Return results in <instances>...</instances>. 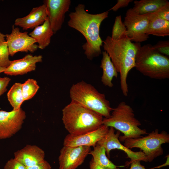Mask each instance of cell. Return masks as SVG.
<instances>
[{
  "mask_svg": "<svg viewBox=\"0 0 169 169\" xmlns=\"http://www.w3.org/2000/svg\"><path fill=\"white\" fill-rule=\"evenodd\" d=\"M108 11L95 14L88 13L85 5L79 4L75 11L69 14L67 23L69 27L80 32L86 42L82 46L84 54L89 60L99 56L101 54V47L103 41L100 35V25L108 16Z\"/></svg>",
  "mask_w": 169,
  "mask_h": 169,
  "instance_id": "6da1fadb",
  "label": "cell"
},
{
  "mask_svg": "<svg viewBox=\"0 0 169 169\" xmlns=\"http://www.w3.org/2000/svg\"><path fill=\"white\" fill-rule=\"evenodd\" d=\"M103 44L105 51L120 74L121 90L123 94L126 96L129 91L127 76L129 71L135 67L136 54L141 44L133 43L126 36L120 40H114L109 36L103 41Z\"/></svg>",
  "mask_w": 169,
  "mask_h": 169,
  "instance_id": "7a4b0ae2",
  "label": "cell"
},
{
  "mask_svg": "<svg viewBox=\"0 0 169 169\" xmlns=\"http://www.w3.org/2000/svg\"><path fill=\"white\" fill-rule=\"evenodd\" d=\"M62 112L64 127L71 135L84 134L103 124L102 116L72 101L62 109Z\"/></svg>",
  "mask_w": 169,
  "mask_h": 169,
  "instance_id": "3957f363",
  "label": "cell"
},
{
  "mask_svg": "<svg viewBox=\"0 0 169 169\" xmlns=\"http://www.w3.org/2000/svg\"><path fill=\"white\" fill-rule=\"evenodd\" d=\"M102 124L123 133V135L120 136L119 138L120 141L124 142L128 138H138L147 134L146 129L139 128L141 123L135 117L133 109L124 101L113 109L109 117L103 118Z\"/></svg>",
  "mask_w": 169,
  "mask_h": 169,
  "instance_id": "277c9868",
  "label": "cell"
},
{
  "mask_svg": "<svg viewBox=\"0 0 169 169\" xmlns=\"http://www.w3.org/2000/svg\"><path fill=\"white\" fill-rule=\"evenodd\" d=\"M136 69L151 79H164L169 78V59L150 44L141 46L136 55Z\"/></svg>",
  "mask_w": 169,
  "mask_h": 169,
  "instance_id": "5b68a950",
  "label": "cell"
},
{
  "mask_svg": "<svg viewBox=\"0 0 169 169\" xmlns=\"http://www.w3.org/2000/svg\"><path fill=\"white\" fill-rule=\"evenodd\" d=\"M71 101L77 103L105 118L109 117L113 109L104 94L99 92L83 81L73 84L69 90Z\"/></svg>",
  "mask_w": 169,
  "mask_h": 169,
  "instance_id": "8992f818",
  "label": "cell"
},
{
  "mask_svg": "<svg viewBox=\"0 0 169 169\" xmlns=\"http://www.w3.org/2000/svg\"><path fill=\"white\" fill-rule=\"evenodd\" d=\"M124 142V145L128 148H140L146 157L147 162H151L163 154L161 145L169 142V135L164 131L159 133V130L156 129L145 136L126 139Z\"/></svg>",
  "mask_w": 169,
  "mask_h": 169,
  "instance_id": "52a82bcc",
  "label": "cell"
},
{
  "mask_svg": "<svg viewBox=\"0 0 169 169\" xmlns=\"http://www.w3.org/2000/svg\"><path fill=\"white\" fill-rule=\"evenodd\" d=\"M151 13L140 14L132 8L126 11L123 22L126 28V36L137 43L147 40L149 36L146 33Z\"/></svg>",
  "mask_w": 169,
  "mask_h": 169,
  "instance_id": "ba28073f",
  "label": "cell"
},
{
  "mask_svg": "<svg viewBox=\"0 0 169 169\" xmlns=\"http://www.w3.org/2000/svg\"><path fill=\"white\" fill-rule=\"evenodd\" d=\"M115 131L114 128L109 127L106 134L97 143L104 148L108 158L110 157V151L117 149L123 151L126 153L127 157L130 159L129 161L126 162L125 166H128L131 162L135 161L147 162L146 157L142 151H133L121 144L119 139L120 132L118 131L115 133Z\"/></svg>",
  "mask_w": 169,
  "mask_h": 169,
  "instance_id": "9c48e42d",
  "label": "cell"
},
{
  "mask_svg": "<svg viewBox=\"0 0 169 169\" xmlns=\"http://www.w3.org/2000/svg\"><path fill=\"white\" fill-rule=\"evenodd\" d=\"M26 118L21 108L10 111L0 110V139L10 138L18 132Z\"/></svg>",
  "mask_w": 169,
  "mask_h": 169,
  "instance_id": "30bf717a",
  "label": "cell"
},
{
  "mask_svg": "<svg viewBox=\"0 0 169 169\" xmlns=\"http://www.w3.org/2000/svg\"><path fill=\"white\" fill-rule=\"evenodd\" d=\"M10 34L5 35L10 55L13 56L19 52L33 53L36 51L38 45L35 40L28 34L27 32H22L18 27L13 25Z\"/></svg>",
  "mask_w": 169,
  "mask_h": 169,
  "instance_id": "8fae6325",
  "label": "cell"
},
{
  "mask_svg": "<svg viewBox=\"0 0 169 169\" xmlns=\"http://www.w3.org/2000/svg\"><path fill=\"white\" fill-rule=\"evenodd\" d=\"M89 146H64L59 157V169H76L84 162L91 151Z\"/></svg>",
  "mask_w": 169,
  "mask_h": 169,
  "instance_id": "7c38bea8",
  "label": "cell"
},
{
  "mask_svg": "<svg viewBox=\"0 0 169 169\" xmlns=\"http://www.w3.org/2000/svg\"><path fill=\"white\" fill-rule=\"evenodd\" d=\"M44 2L48 18L54 34L61 28L65 13L69 11L71 1L70 0H46Z\"/></svg>",
  "mask_w": 169,
  "mask_h": 169,
  "instance_id": "4fadbf2b",
  "label": "cell"
},
{
  "mask_svg": "<svg viewBox=\"0 0 169 169\" xmlns=\"http://www.w3.org/2000/svg\"><path fill=\"white\" fill-rule=\"evenodd\" d=\"M109 128L102 124L95 130L82 134L73 135L69 134L66 136L64 140V146L94 147L106 134Z\"/></svg>",
  "mask_w": 169,
  "mask_h": 169,
  "instance_id": "5bb4252c",
  "label": "cell"
},
{
  "mask_svg": "<svg viewBox=\"0 0 169 169\" xmlns=\"http://www.w3.org/2000/svg\"><path fill=\"white\" fill-rule=\"evenodd\" d=\"M41 55L33 56L28 54L21 59L11 61L10 65L6 68L4 73L9 75H23L34 71L36 64L42 61Z\"/></svg>",
  "mask_w": 169,
  "mask_h": 169,
  "instance_id": "9a60e30c",
  "label": "cell"
},
{
  "mask_svg": "<svg viewBox=\"0 0 169 169\" xmlns=\"http://www.w3.org/2000/svg\"><path fill=\"white\" fill-rule=\"evenodd\" d=\"M14 159L26 167H30L43 161L45 152L38 146L27 145L21 150L14 153Z\"/></svg>",
  "mask_w": 169,
  "mask_h": 169,
  "instance_id": "2e32d148",
  "label": "cell"
},
{
  "mask_svg": "<svg viewBox=\"0 0 169 169\" xmlns=\"http://www.w3.org/2000/svg\"><path fill=\"white\" fill-rule=\"evenodd\" d=\"M47 18L46 6L43 4L33 8L27 15L17 18L14 24L22 27L23 30L33 29L42 24Z\"/></svg>",
  "mask_w": 169,
  "mask_h": 169,
  "instance_id": "e0dca14e",
  "label": "cell"
},
{
  "mask_svg": "<svg viewBox=\"0 0 169 169\" xmlns=\"http://www.w3.org/2000/svg\"><path fill=\"white\" fill-rule=\"evenodd\" d=\"M54 34L47 18L42 24L35 28L29 35L38 43V48L44 49L50 44L51 38Z\"/></svg>",
  "mask_w": 169,
  "mask_h": 169,
  "instance_id": "ac0fdd59",
  "label": "cell"
},
{
  "mask_svg": "<svg viewBox=\"0 0 169 169\" xmlns=\"http://www.w3.org/2000/svg\"><path fill=\"white\" fill-rule=\"evenodd\" d=\"M102 54L100 66L103 70L101 81L104 85L112 87L113 86V79L114 77H117L118 73L107 53L104 51Z\"/></svg>",
  "mask_w": 169,
  "mask_h": 169,
  "instance_id": "d6986e66",
  "label": "cell"
},
{
  "mask_svg": "<svg viewBox=\"0 0 169 169\" xmlns=\"http://www.w3.org/2000/svg\"><path fill=\"white\" fill-rule=\"evenodd\" d=\"M146 33L158 37L169 35V21L157 17L154 13L150 14Z\"/></svg>",
  "mask_w": 169,
  "mask_h": 169,
  "instance_id": "ffe728a7",
  "label": "cell"
},
{
  "mask_svg": "<svg viewBox=\"0 0 169 169\" xmlns=\"http://www.w3.org/2000/svg\"><path fill=\"white\" fill-rule=\"evenodd\" d=\"M169 3L166 0H141L134 1L133 10L140 14L154 13Z\"/></svg>",
  "mask_w": 169,
  "mask_h": 169,
  "instance_id": "44dd1931",
  "label": "cell"
},
{
  "mask_svg": "<svg viewBox=\"0 0 169 169\" xmlns=\"http://www.w3.org/2000/svg\"><path fill=\"white\" fill-rule=\"evenodd\" d=\"M89 154L92 156L93 160L96 163L107 169H119L118 166L111 162L106 156L104 148L96 144Z\"/></svg>",
  "mask_w": 169,
  "mask_h": 169,
  "instance_id": "7402d4cb",
  "label": "cell"
},
{
  "mask_svg": "<svg viewBox=\"0 0 169 169\" xmlns=\"http://www.w3.org/2000/svg\"><path fill=\"white\" fill-rule=\"evenodd\" d=\"M22 84L16 83L7 93L8 100L13 108L16 110L20 108L24 101L22 90Z\"/></svg>",
  "mask_w": 169,
  "mask_h": 169,
  "instance_id": "603a6c76",
  "label": "cell"
},
{
  "mask_svg": "<svg viewBox=\"0 0 169 169\" xmlns=\"http://www.w3.org/2000/svg\"><path fill=\"white\" fill-rule=\"evenodd\" d=\"M39 88L37 82L32 79H29L22 84V90L24 101L32 98Z\"/></svg>",
  "mask_w": 169,
  "mask_h": 169,
  "instance_id": "cb8c5ba5",
  "label": "cell"
},
{
  "mask_svg": "<svg viewBox=\"0 0 169 169\" xmlns=\"http://www.w3.org/2000/svg\"><path fill=\"white\" fill-rule=\"evenodd\" d=\"M126 28L122 21L120 15L115 18L112 28L111 38L114 40H119L126 37Z\"/></svg>",
  "mask_w": 169,
  "mask_h": 169,
  "instance_id": "d4e9b609",
  "label": "cell"
},
{
  "mask_svg": "<svg viewBox=\"0 0 169 169\" xmlns=\"http://www.w3.org/2000/svg\"><path fill=\"white\" fill-rule=\"evenodd\" d=\"M9 55L7 42H0V67L7 68L10 65Z\"/></svg>",
  "mask_w": 169,
  "mask_h": 169,
  "instance_id": "484cf974",
  "label": "cell"
},
{
  "mask_svg": "<svg viewBox=\"0 0 169 169\" xmlns=\"http://www.w3.org/2000/svg\"><path fill=\"white\" fill-rule=\"evenodd\" d=\"M153 46L154 49L160 53L167 56H169V40L159 41Z\"/></svg>",
  "mask_w": 169,
  "mask_h": 169,
  "instance_id": "4316f807",
  "label": "cell"
},
{
  "mask_svg": "<svg viewBox=\"0 0 169 169\" xmlns=\"http://www.w3.org/2000/svg\"><path fill=\"white\" fill-rule=\"evenodd\" d=\"M154 13L158 18L169 21V3Z\"/></svg>",
  "mask_w": 169,
  "mask_h": 169,
  "instance_id": "83f0119b",
  "label": "cell"
},
{
  "mask_svg": "<svg viewBox=\"0 0 169 169\" xmlns=\"http://www.w3.org/2000/svg\"><path fill=\"white\" fill-rule=\"evenodd\" d=\"M4 169H27V167L14 158L8 160Z\"/></svg>",
  "mask_w": 169,
  "mask_h": 169,
  "instance_id": "f1b7e54d",
  "label": "cell"
},
{
  "mask_svg": "<svg viewBox=\"0 0 169 169\" xmlns=\"http://www.w3.org/2000/svg\"><path fill=\"white\" fill-rule=\"evenodd\" d=\"M10 80L11 79L8 77H0V96L7 90V88Z\"/></svg>",
  "mask_w": 169,
  "mask_h": 169,
  "instance_id": "f546056e",
  "label": "cell"
},
{
  "mask_svg": "<svg viewBox=\"0 0 169 169\" xmlns=\"http://www.w3.org/2000/svg\"><path fill=\"white\" fill-rule=\"evenodd\" d=\"M132 1V0H118L116 4L108 11L113 10L116 12L120 8L127 7L130 2Z\"/></svg>",
  "mask_w": 169,
  "mask_h": 169,
  "instance_id": "4dcf8cb0",
  "label": "cell"
},
{
  "mask_svg": "<svg viewBox=\"0 0 169 169\" xmlns=\"http://www.w3.org/2000/svg\"><path fill=\"white\" fill-rule=\"evenodd\" d=\"M27 169H51L49 163L47 161H43L34 166L27 167Z\"/></svg>",
  "mask_w": 169,
  "mask_h": 169,
  "instance_id": "1f68e13d",
  "label": "cell"
},
{
  "mask_svg": "<svg viewBox=\"0 0 169 169\" xmlns=\"http://www.w3.org/2000/svg\"><path fill=\"white\" fill-rule=\"evenodd\" d=\"M139 161H135L131 162L130 169H153V168L146 169L145 167L142 165Z\"/></svg>",
  "mask_w": 169,
  "mask_h": 169,
  "instance_id": "d6a6232c",
  "label": "cell"
},
{
  "mask_svg": "<svg viewBox=\"0 0 169 169\" xmlns=\"http://www.w3.org/2000/svg\"><path fill=\"white\" fill-rule=\"evenodd\" d=\"M90 169H107L95 162L92 159L90 162Z\"/></svg>",
  "mask_w": 169,
  "mask_h": 169,
  "instance_id": "836d02e7",
  "label": "cell"
},
{
  "mask_svg": "<svg viewBox=\"0 0 169 169\" xmlns=\"http://www.w3.org/2000/svg\"><path fill=\"white\" fill-rule=\"evenodd\" d=\"M168 165H169V155L167 156V159H166V161L164 164L161 165L160 166H157L156 167H153V168L154 169V168H160L161 167L166 166H168Z\"/></svg>",
  "mask_w": 169,
  "mask_h": 169,
  "instance_id": "e575fe53",
  "label": "cell"
},
{
  "mask_svg": "<svg viewBox=\"0 0 169 169\" xmlns=\"http://www.w3.org/2000/svg\"><path fill=\"white\" fill-rule=\"evenodd\" d=\"M5 35H4L0 32V42L6 41L5 40Z\"/></svg>",
  "mask_w": 169,
  "mask_h": 169,
  "instance_id": "d590c367",
  "label": "cell"
},
{
  "mask_svg": "<svg viewBox=\"0 0 169 169\" xmlns=\"http://www.w3.org/2000/svg\"><path fill=\"white\" fill-rule=\"evenodd\" d=\"M6 68L0 67V73L4 72Z\"/></svg>",
  "mask_w": 169,
  "mask_h": 169,
  "instance_id": "8d00e7d4",
  "label": "cell"
}]
</instances>
